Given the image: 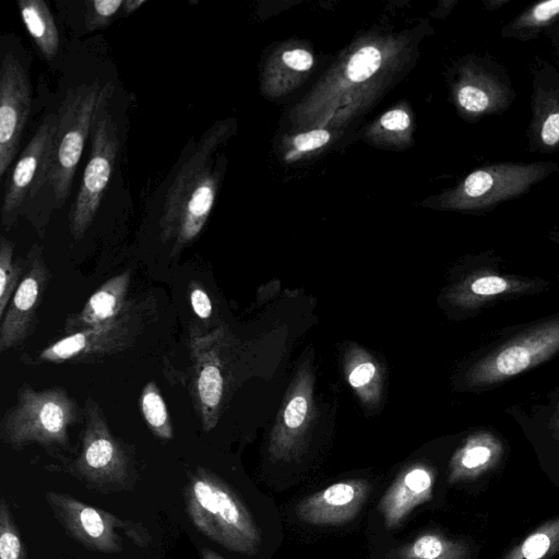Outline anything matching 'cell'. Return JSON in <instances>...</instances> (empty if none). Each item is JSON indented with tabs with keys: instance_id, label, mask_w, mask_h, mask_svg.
Here are the masks:
<instances>
[{
	"instance_id": "21",
	"label": "cell",
	"mask_w": 559,
	"mask_h": 559,
	"mask_svg": "<svg viewBox=\"0 0 559 559\" xmlns=\"http://www.w3.org/2000/svg\"><path fill=\"white\" fill-rule=\"evenodd\" d=\"M559 554V514L543 522L499 559H552Z\"/></svg>"
},
{
	"instance_id": "37",
	"label": "cell",
	"mask_w": 559,
	"mask_h": 559,
	"mask_svg": "<svg viewBox=\"0 0 559 559\" xmlns=\"http://www.w3.org/2000/svg\"><path fill=\"white\" fill-rule=\"evenodd\" d=\"M559 13V0L539 3L534 9V17L537 21H547Z\"/></svg>"
},
{
	"instance_id": "15",
	"label": "cell",
	"mask_w": 559,
	"mask_h": 559,
	"mask_svg": "<svg viewBox=\"0 0 559 559\" xmlns=\"http://www.w3.org/2000/svg\"><path fill=\"white\" fill-rule=\"evenodd\" d=\"M371 486L352 479L333 484L299 502L297 518L313 525H342L352 521L365 503Z\"/></svg>"
},
{
	"instance_id": "30",
	"label": "cell",
	"mask_w": 559,
	"mask_h": 559,
	"mask_svg": "<svg viewBox=\"0 0 559 559\" xmlns=\"http://www.w3.org/2000/svg\"><path fill=\"white\" fill-rule=\"evenodd\" d=\"M308 409L307 400L301 396H295L287 405L284 413V420L288 428L295 429L302 425Z\"/></svg>"
},
{
	"instance_id": "32",
	"label": "cell",
	"mask_w": 559,
	"mask_h": 559,
	"mask_svg": "<svg viewBox=\"0 0 559 559\" xmlns=\"http://www.w3.org/2000/svg\"><path fill=\"white\" fill-rule=\"evenodd\" d=\"M493 179L490 174L478 170L471 174L464 183L465 192L469 197H479L487 192L492 186Z\"/></svg>"
},
{
	"instance_id": "14",
	"label": "cell",
	"mask_w": 559,
	"mask_h": 559,
	"mask_svg": "<svg viewBox=\"0 0 559 559\" xmlns=\"http://www.w3.org/2000/svg\"><path fill=\"white\" fill-rule=\"evenodd\" d=\"M549 284L542 277H531L485 266L466 277L463 290L459 293V302L467 311L479 312L502 301L537 295Z\"/></svg>"
},
{
	"instance_id": "9",
	"label": "cell",
	"mask_w": 559,
	"mask_h": 559,
	"mask_svg": "<svg viewBox=\"0 0 559 559\" xmlns=\"http://www.w3.org/2000/svg\"><path fill=\"white\" fill-rule=\"evenodd\" d=\"M143 328V308L130 300L117 318L66 335L40 350L38 360L49 364L94 361L130 347Z\"/></svg>"
},
{
	"instance_id": "23",
	"label": "cell",
	"mask_w": 559,
	"mask_h": 559,
	"mask_svg": "<svg viewBox=\"0 0 559 559\" xmlns=\"http://www.w3.org/2000/svg\"><path fill=\"white\" fill-rule=\"evenodd\" d=\"M26 267V259L13 260V243L2 236L0 241V320L17 289Z\"/></svg>"
},
{
	"instance_id": "35",
	"label": "cell",
	"mask_w": 559,
	"mask_h": 559,
	"mask_svg": "<svg viewBox=\"0 0 559 559\" xmlns=\"http://www.w3.org/2000/svg\"><path fill=\"white\" fill-rule=\"evenodd\" d=\"M543 141L548 145H554L559 141V114L550 115L542 130Z\"/></svg>"
},
{
	"instance_id": "31",
	"label": "cell",
	"mask_w": 559,
	"mask_h": 559,
	"mask_svg": "<svg viewBox=\"0 0 559 559\" xmlns=\"http://www.w3.org/2000/svg\"><path fill=\"white\" fill-rule=\"evenodd\" d=\"M330 133L325 130H312L300 133L294 139V145L298 151H312L328 143Z\"/></svg>"
},
{
	"instance_id": "16",
	"label": "cell",
	"mask_w": 559,
	"mask_h": 559,
	"mask_svg": "<svg viewBox=\"0 0 559 559\" xmlns=\"http://www.w3.org/2000/svg\"><path fill=\"white\" fill-rule=\"evenodd\" d=\"M433 486L435 473L425 465H414L403 472L378 504L385 526L397 527L416 507L431 500Z\"/></svg>"
},
{
	"instance_id": "13",
	"label": "cell",
	"mask_w": 559,
	"mask_h": 559,
	"mask_svg": "<svg viewBox=\"0 0 559 559\" xmlns=\"http://www.w3.org/2000/svg\"><path fill=\"white\" fill-rule=\"evenodd\" d=\"M32 93L21 62L7 52L0 68V177L3 178L20 148L31 112Z\"/></svg>"
},
{
	"instance_id": "22",
	"label": "cell",
	"mask_w": 559,
	"mask_h": 559,
	"mask_svg": "<svg viewBox=\"0 0 559 559\" xmlns=\"http://www.w3.org/2000/svg\"><path fill=\"white\" fill-rule=\"evenodd\" d=\"M140 409L152 433L160 440H171L174 428L167 405L154 381L147 382L141 392Z\"/></svg>"
},
{
	"instance_id": "34",
	"label": "cell",
	"mask_w": 559,
	"mask_h": 559,
	"mask_svg": "<svg viewBox=\"0 0 559 559\" xmlns=\"http://www.w3.org/2000/svg\"><path fill=\"white\" fill-rule=\"evenodd\" d=\"M380 122L388 130L402 131L409 126V117L405 111L394 109L385 112Z\"/></svg>"
},
{
	"instance_id": "4",
	"label": "cell",
	"mask_w": 559,
	"mask_h": 559,
	"mask_svg": "<svg viewBox=\"0 0 559 559\" xmlns=\"http://www.w3.org/2000/svg\"><path fill=\"white\" fill-rule=\"evenodd\" d=\"M83 408L61 386L36 390L23 384L15 404L0 421L1 441L14 450L37 443L46 449L70 448V429Z\"/></svg>"
},
{
	"instance_id": "25",
	"label": "cell",
	"mask_w": 559,
	"mask_h": 559,
	"mask_svg": "<svg viewBox=\"0 0 559 559\" xmlns=\"http://www.w3.org/2000/svg\"><path fill=\"white\" fill-rule=\"evenodd\" d=\"M532 419L542 433L559 444V386L547 397L546 403L534 407Z\"/></svg>"
},
{
	"instance_id": "20",
	"label": "cell",
	"mask_w": 559,
	"mask_h": 559,
	"mask_svg": "<svg viewBox=\"0 0 559 559\" xmlns=\"http://www.w3.org/2000/svg\"><path fill=\"white\" fill-rule=\"evenodd\" d=\"M473 548L463 540L440 533L419 535L399 550V559H472Z\"/></svg>"
},
{
	"instance_id": "7",
	"label": "cell",
	"mask_w": 559,
	"mask_h": 559,
	"mask_svg": "<svg viewBox=\"0 0 559 559\" xmlns=\"http://www.w3.org/2000/svg\"><path fill=\"white\" fill-rule=\"evenodd\" d=\"M100 90L98 81L69 88L57 112L58 127L48 182L58 207L70 194L76 166L91 134Z\"/></svg>"
},
{
	"instance_id": "33",
	"label": "cell",
	"mask_w": 559,
	"mask_h": 559,
	"mask_svg": "<svg viewBox=\"0 0 559 559\" xmlns=\"http://www.w3.org/2000/svg\"><path fill=\"white\" fill-rule=\"evenodd\" d=\"M286 66L298 71L309 70L313 63L310 52L302 49H294L283 53Z\"/></svg>"
},
{
	"instance_id": "19",
	"label": "cell",
	"mask_w": 559,
	"mask_h": 559,
	"mask_svg": "<svg viewBox=\"0 0 559 559\" xmlns=\"http://www.w3.org/2000/svg\"><path fill=\"white\" fill-rule=\"evenodd\" d=\"M21 19L35 45L47 59L56 57L60 38L48 5L43 0H20Z\"/></svg>"
},
{
	"instance_id": "10",
	"label": "cell",
	"mask_w": 559,
	"mask_h": 559,
	"mask_svg": "<svg viewBox=\"0 0 559 559\" xmlns=\"http://www.w3.org/2000/svg\"><path fill=\"white\" fill-rule=\"evenodd\" d=\"M58 127V115H47L22 152L3 195L1 217L10 226L23 203L48 182Z\"/></svg>"
},
{
	"instance_id": "2",
	"label": "cell",
	"mask_w": 559,
	"mask_h": 559,
	"mask_svg": "<svg viewBox=\"0 0 559 559\" xmlns=\"http://www.w3.org/2000/svg\"><path fill=\"white\" fill-rule=\"evenodd\" d=\"M559 355V311L503 329L476 354L465 373L473 391H488Z\"/></svg>"
},
{
	"instance_id": "18",
	"label": "cell",
	"mask_w": 559,
	"mask_h": 559,
	"mask_svg": "<svg viewBox=\"0 0 559 559\" xmlns=\"http://www.w3.org/2000/svg\"><path fill=\"white\" fill-rule=\"evenodd\" d=\"M504 455V445L489 430L471 436L454 454L448 475L450 484L471 481L495 469Z\"/></svg>"
},
{
	"instance_id": "12",
	"label": "cell",
	"mask_w": 559,
	"mask_h": 559,
	"mask_svg": "<svg viewBox=\"0 0 559 559\" xmlns=\"http://www.w3.org/2000/svg\"><path fill=\"white\" fill-rule=\"evenodd\" d=\"M191 357V395L202 429L211 431L217 424L225 379L218 357V330L202 332L197 325L189 330Z\"/></svg>"
},
{
	"instance_id": "17",
	"label": "cell",
	"mask_w": 559,
	"mask_h": 559,
	"mask_svg": "<svg viewBox=\"0 0 559 559\" xmlns=\"http://www.w3.org/2000/svg\"><path fill=\"white\" fill-rule=\"evenodd\" d=\"M131 272L126 271L107 280L87 299L81 311L64 323V333L72 334L117 318L126 308Z\"/></svg>"
},
{
	"instance_id": "28",
	"label": "cell",
	"mask_w": 559,
	"mask_h": 559,
	"mask_svg": "<svg viewBox=\"0 0 559 559\" xmlns=\"http://www.w3.org/2000/svg\"><path fill=\"white\" fill-rule=\"evenodd\" d=\"M189 299L197 317L204 321L211 317L212 301L205 289L194 281L189 285Z\"/></svg>"
},
{
	"instance_id": "24",
	"label": "cell",
	"mask_w": 559,
	"mask_h": 559,
	"mask_svg": "<svg viewBox=\"0 0 559 559\" xmlns=\"http://www.w3.org/2000/svg\"><path fill=\"white\" fill-rule=\"evenodd\" d=\"M0 559H27V549L4 497L0 499Z\"/></svg>"
},
{
	"instance_id": "38",
	"label": "cell",
	"mask_w": 559,
	"mask_h": 559,
	"mask_svg": "<svg viewBox=\"0 0 559 559\" xmlns=\"http://www.w3.org/2000/svg\"><path fill=\"white\" fill-rule=\"evenodd\" d=\"M146 0H124L122 4V9L124 14L129 15L138 11Z\"/></svg>"
},
{
	"instance_id": "8",
	"label": "cell",
	"mask_w": 559,
	"mask_h": 559,
	"mask_svg": "<svg viewBox=\"0 0 559 559\" xmlns=\"http://www.w3.org/2000/svg\"><path fill=\"white\" fill-rule=\"evenodd\" d=\"M45 500L67 535L90 550L103 554L122 551L118 531H123L140 547H146L151 542L148 531L141 523L119 519L70 495L48 490Z\"/></svg>"
},
{
	"instance_id": "36",
	"label": "cell",
	"mask_w": 559,
	"mask_h": 559,
	"mask_svg": "<svg viewBox=\"0 0 559 559\" xmlns=\"http://www.w3.org/2000/svg\"><path fill=\"white\" fill-rule=\"evenodd\" d=\"M374 370V366L371 362L357 366L349 374V383L355 388L364 385L372 378Z\"/></svg>"
},
{
	"instance_id": "5",
	"label": "cell",
	"mask_w": 559,
	"mask_h": 559,
	"mask_svg": "<svg viewBox=\"0 0 559 559\" xmlns=\"http://www.w3.org/2000/svg\"><path fill=\"white\" fill-rule=\"evenodd\" d=\"M83 418L81 447L70 473L100 493L131 489L136 481L133 457L112 435L103 409L92 397L85 400Z\"/></svg>"
},
{
	"instance_id": "39",
	"label": "cell",
	"mask_w": 559,
	"mask_h": 559,
	"mask_svg": "<svg viewBox=\"0 0 559 559\" xmlns=\"http://www.w3.org/2000/svg\"><path fill=\"white\" fill-rule=\"evenodd\" d=\"M201 556H202V559H225L219 554L213 551L212 549L205 548V547L202 548Z\"/></svg>"
},
{
	"instance_id": "6",
	"label": "cell",
	"mask_w": 559,
	"mask_h": 559,
	"mask_svg": "<svg viewBox=\"0 0 559 559\" xmlns=\"http://www.w3.org/2000/svg\"><path fill=\"white\" fill-rule=\"evenodd\" d=\"M111 94V83L102 87L92 121L91 155L69 214V228L74 240H81L91 227L117 158L119 138L109 109Z\"/></svg>"
},
{
	"instance_id": "29",
	"label": "cell",
	"mask_w": 559,
	"mask_h": 559,
	"mask_svg": "<svg viewBox=\"0 0 559 559\" xmlns=\"http://www.w3.org/2000/svg\"><path fill=\"white\" fill-rule=\"evenodd\" d=\"M459 103L468 111H483L489 103L486 93L474 86H465L459 92Z\"/></svg>"
},
{
	"instance_id": "3",
	"label": "cell",
	"mask_w": 559,
	"mask_h": 559,
	"mask_svg": "<svg viewBox=\"0 0 559 559\" xmlns=\"http://www.w3.org/2000/svg\"><path fill=\"white\" fill-rule=\"evenodd\" d=\"M186 512L193 526L221 546L253 555L261 533L238 495L223 479L197 467L183 488Z\"/></svg>"
},
{
	"instance_id": "11",
	"label": "cell",
	"mask_w": 559,
	"mask_h": 559,
	"mask_svg": "<svg viewBox=\"0 0 559 559\" xmlns=\"http://www.w3.org/2000/svg\"><path fill=\"white\" fill-rule=\"evenodd\" d=\"M25 274L0 323V353L20 347L35 330L37 309L50 280L43 249L33 245L26 257Z\"/></svg>"
},
{
	"instance_id": "26",
	"label": "cell",
	"mask_w": 559,
	"mask_h": 559,
	"mask_svg": "<svg viewBox=\"0 0 559 559\" xmlns=\"http://www.w3.org/2000/svg\"><path fill=\"white\" fill-rule=\"evenodd\" d=\"M123 0H92L85 2L84 21L88 32L107 27L122 7Z\"/></svg>"
},
{
	"instance_id": "1",
	"label": "cell",
	"mask_w": 559,
	"mask_h": 559,
	"mask_svg": "<svg viewBox=\"0 0 559 559\" xmlns=\"http://www.w3.org/2000/svg\"><path fill=\"white\" fill-rule=\"evenodd\" d=\"M218 135L215 129L203 134L167 190L159 226L162 241L173 243L170 258L198 238L213 209L217 181L211 159Z\"/></svg>"
},
{
	"instance_id": "27",
	"label": "cell",
	"mask_w": 559,
	"mask_h": 559,
	"mask_svg": "<svg viewBox=\"0 0 559 559\" xmlns=\"http://www.w3.org/2000/svg\"><path fill=\"white\" fill-rule=\"evenodd\" d=\"M381 64V53L373 46L358 50L347 64V76L353 82H362L370 78Z\"/></svg>"
}]
</instances>
